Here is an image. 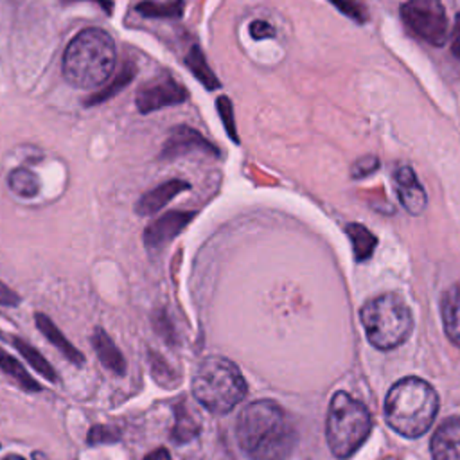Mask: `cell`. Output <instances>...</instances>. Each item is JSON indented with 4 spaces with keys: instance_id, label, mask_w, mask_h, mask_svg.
<instances>
[{
    "instance_id": "484cf974",
    "label": "cell",
    "mask_w": 460,
    "mask_h": 460,
    "mask_svg": "<svg viewBox=\"0 0 460 460\" xmlns=\"http://www.w3.org/2000/svg\"><path fill=\"white\" fill-rule=\"evenodd\" d=\"M216 110H217V115L223 122V128L226 131V135L230 137L232 142H239V137H237V129H235V122H234V108H232V101L226 97V95H219L216 99Z\"/></svg>"
},
{
    "instance_id": "4316f807",
    "label": "cell",
    "mask_w": 460,
    "mask_h": 460,
    "mask_svg": "<svg viewBox=\"0 0 460 460\" xmlns=\"http://www.w3.org/2000/svg\"><path fill=\"white\" fill-rule=\"evenodd\" d=\"M331 4H334V7L338 11H341L345 16L352 18L358 23H365L368 18V13L365 9V5L358 0H329Z\"/></svg>"
},
{
    "instance_id": "d590c367",
    "label": "cell",
    "mask_w": 460,
    "mask_h": 460,
    "mask_svg": "<svg viewBox=\"0 0 460 460\" xmlns=\"http://www.w3.org/2000/svg\"><path fill=\"white\" fill-rule=\"evenodd\" d=\"M2 460H25V458L20 456V455H7V456L2 458Z\"/></svg>"
},
{
    "instance_id": "e575fe53",
    "label": "cell",
    "mask_w": 460,
    "mask_h": 460,
    "mask_svg": "<svg viewBox=\"0 0 460 460\" xmlns=\"http://www.w3.org/2000/svg\"><path fill=\"white\" fill-rule=\"evenodd\" d=\"M32 460H49V458H47L43 453H40V451H34V453H32Z\"/></svg>"
},
{
    "instance_id": "d4e9b609",
    "label": "cell",
    "mask_w": 460,
    "mask_h": 460,
    "mask_svg": "<svg viewBox=\"0 0 460 460\" xmlns=\"http://www.w3.org/2000/svg\"><path fill=\"white\" fill-rule=\"evenodd\" d=\"M149 367H151V372H153L156 383H160L162 386L171 388V386L178 385V381H180L178 374L158 354H155V352L149 354Z\"/></svg>"
},
{
    "instance_id": "7a4b0ae2",
    "label": "cell",
    "mask_w": 460,
    "mask_h": 460,
    "mask_svg": "<svg viewBox=\"0 0 460 460\" xmlns=\"http://www.w3.org/2000/svg\"><path fill=\"white\" fill-rule=\"evenodd\" d=\"M117 47L110 32L86 27L77 32L63 54V77L81 90L102 86L113 74Z\"/></svg>"
},
{
    "instance_id": "83f0119b",
    "label": "cell",
    "mask_w": 460,
    "mask_h": 460,
    "mask_svg": "<svg viewBox=\"0 0 460 460\" xmlns=\"http://www.w3.org/2000/svg\"><path fill=\"white\" fill-rule=\"evenodd\" d=\"M86 440H88V444H90V446L106 444V442H115V440H119V431H117L115 428H110V426L99 424V426L90 428Z\"/></svg>"
},
{
    "instance_id": "ac0fdd59",
    "label": "cell",
    "mask_w": 460,
    "mask_h": 460,
    "mask_svg": "<svg viewBox=\"0 0 460 460\" xmlns=\"http://www.w3.org/2000/svg\"><path fill=\"white\" fill-rule=\"evenodd\" d=\"M345 234L350 239L352 250H354V257L358 262H363L367 259H370V255L374 253V248L377 244L376 235L363 225L359 223H349L345 226Z\"/></svg>"
},
{
    "instance_id": "277c9868",
    "label": "cell",
    "mask_w": 460,
    "mask_h": 460,
    "mask_svg": "<svg viewBox=\"0 0 460 460\" xmlns=\"http://www.w3.org/2000/svg\"><path fill=\"white\" fill-rule=\"evenodd\" d=\"M246 392L248 386L237 365L221 356L205 358L192 377L196 401L217 415L232 411L246 397Z\"/></svg>"
},
{
    "instance_id": "7402d4cb",
    "label": "cell",
    "mask_w": 460,
    "mask_h": 460,
    "mask_svg": "<svg viewBox=\"0 0 460 460\" xmlns=\"http://www.w3.org/2000/svg\"><path fill=\"white\" fill-rule=\"evenodd\" d=\"M11 341L13 345L16 347V350L27 359V363L38 372L41 374L45 379L49 381H58V376H56V370L52 368V365L43 358V354L40 350H36L31 343H27L25 340L22 338H16V336H11Z\"/></svg>"
},
{
    "instance_id": "603a6c76",
    "label": "cell",
    "mask_w": 460,
    "mask_h": 460,
    "mask_svg": "<svg viewBox=\"0 0 460 460\" xmlns=\"http://www.w3.org/2000/svg\"><path fill=\"white\" fill-rule=\"evenodd\" d=\"M0 368L22 388L27 392H40L41 386L36 383V379H32L27 370L22 367V363L18 359H14L11 354H7L5 350H0Z\"/></svg>"
},
{
    "instance_id": "836d02e7",
    "label": "cell",
    "mask_w": 460,
    "mask_h": 460,
    "mask_svg": "<svg viewBox=\"0 0 460 460\" xmlns=\"http://www.w3.org/2000/svg\"><path fill=\"white\" fill-rule=\"evenodd\" d=\"M59 2L66 5V4H74V2H83V0H59ZM90 2H95V4H99V5H101V7L104 9V11H106V13H111V5H113V4H111V0H90Z\"/></svg>"
},
{
    "instance_id": "d6986e66",
    "label": "cell",
    "mask_w": 460,
    "mask_h": 460,
    "mask_svg": "<svg viewBox=\"0 0 460 460\" xmlns=\"http://www.w3.org/2000/svg\"><path fill=\"white\" fill-rule=\"evenodd\" d=\"M133 77H135V66H133L131 63L122 65V68L119 70V74H117L113 79H110V83L104 84L101 90H97L95 93H92V95L84 101V104H86V106H95V104H101V102L111 99V97L117 95L122 88H126V86L133 81Z\"/></svg>"
},
{
    "instance_id": "6da1fadb",
    "label": "cell",
    "mask_w": 460,
    "mask_h": 460,
    "mask_svg": "<svg viewBox=\"0 0 460 460\" xmlns=\"http://www.w3.org/2000/svg\"><path fill=\"white\" fill-rule=\"evenodd\" d=\"M235 438L250 460H288L296 447L298 431L279 402L259 399L241 410Z\"/></svg>"
},
{
    "instance_id": "44dd1931",
    "label": "cell",
    "mask_w": 460,
    "mask_h": 460,
    "mask_svg": "<svg viewBox=\"0 0 460 460\" xmlns=\"http://www.w3.org/2000/svg\"><path fill=\"white\" fill-rule=\"evenodd\" d=\"M7 187L13 194L29 199L40 192V180L32 171L25 167H14L7 176Z\"/></svg>"
},
{
    "instance_id": "7c38bea8",
    "label": "cell",
    "mask_w": 460,
    "mask_h": 460,
    "mask_svg": "<svg viewBox=\"0 0 460 460\" xmlns=\"http://www.w3.org/2000/svg\"><path fill=\"white\" fill-rule=\"evenodd\" d=\"M429 451L433 460H460V417H449L435 429Z\"/></svg>"
},
{
    "instance_id": "1f68e13d",
    "label": "cell",
    "mask_w": 460,
    "mask_h": 460,
    "mask_svg": "<svg viewBox=\"0 0 460 460\" xmlns=\"http://www.w3.org/2000/svg\"><path fill=\"white\" fill-rule=\"evenodd\" d=\"M451 50L460 59V14H456V20H455L453 36H451Z\"/></svg>"
},
{
    "instance_id": "30bf717a",
    "label": "cell",
    "mask_w": 460,
    "mask_h": 460,
    "mask_svg": "<svg viewBox=\"0 0 460 460\" xmlns=\"http://www.w3.org/2000/svg\"><path fill=\"white\" fill-rule=\"evenodd\" d=\"M192 151H201L207 155L219 156V149L208 142L199 131L190 126H176L171 129L169 138L162 147V158H176Z\"/></svg>"
},
{
    "instance_id": "9c48e42d",
    "label": "cell",
    "mask_w": 460,
    "mask_h": 460,
    "mask_svg": "<svg viewBox=\"0 0 460 460\" xmlns=\"http://www.w3.org/2000/svg\"><path fill=\"white\" fill-rule=\"evenodd\" d=\"M194 217L190 210H169L144 230V244L147 250H158L172 241Z\"/></svg>"
},
{
    "instance_id": "52a82bcc",
    "label": "cell",
    "mask_w": 460,
    "mask_h": 460,
    "mask_svg": "<svg viewBox=\"0 0 460 460\" xmlns=\"http://www.w3.org/2000/svg\"><path fill=\"white\" fill-rule=\"evenodd\" d=\"M404 23L424 41L442 47L447 40V16L440 0H408L401 7Z\"/></svg>"
},
{
    "instance_id": "e0dca14e",
    "label": "cell",
    "mask_w": 460,
    "mask_h": 460,
    "mask_svg": "<svg viewBox=\"0 0 460 460\" xmlns=\"http://www.w3.org/2000/svg\"><path fill=\"white\" fill-rule=\"evenodd\" d=\"M199 428H201V422L198 415L185 404V401L178 402L174 406V426L171 431V438L176 444H185L194 437H198Z\"/></svg>"
},
{
    "instance_id": "5b68a950",
    "label": "cell",
    "mask_w": 460,
    "mask_h": 460,
    "mask_svg": "<svg viewBox=\"0 0 460 460\" xmlns=\"http://www.w3.org/2000/svg\"><path fill=\"white\" fill-rule=\"evenodd\" d=\"M372 417L368 408L345 390H338L327 408L325 438L336 458L352 456L368 438Z\"/></svg>"
},
{
    "instance_id": "4dcf8cb0",
    "label": "cell",
    "mask_w": 460,
    "mask_h": 460,
    "mask_svg": "<svg viewBox=\"0 0 460 460\" xmlns=\"http://www.w3.org/2000/svg\"><path fill=\"white\" fill-rule=\"evenodd\" d=\"M20 304V296L16 291H13L9 286H5L2 280H0V305H5V307H16Z\"/></svg>"
},
{
    "instance_id": "ba28073f",
    "label": "cell",
    "mask_w": 460,
    "mask_h": 460,
    "mask_svg": "<svg viewBox=\"0 0 460 460\" xmlns=\"http://www.w3.org/2000/svg\"><path fill=\"white\" fill-rule=\"evenodd\" d=\"M187 97H189L187 88L180 84L176 79H172L171 75H167L144 84L137 92L135 104L140 113H151L162 108L181 104L187 101Z\"/></svg>"
},
{
    "instance_id": "f546056e",
    "label": "cell",
    "mask_w": 460,
    "mask_h": 460,
    "mask_svg": "<svg viewBox=\"0 0 460 460\" xmlns=\"http://www.w3.org/2000/svg\"><path fill=\"white\" fill-rule=\"evenodd\" d=\"M377 165H379V160H377L376 156H363V158H359V160L354 164V167H352V176H354V178H363V176L374 172V171L377 169Z\"/></svg>"
},
{
    "instance_id": "4fadbf2b",
    "label": "cell",
    "mask_w": 460,
    "mask_h": 460,
    "mask_svg": "<svg viewBox=\"0 0 460 460\" xmlns=\"http://www.w3.org/2000/svg\"><path fill=\"white\" fill-rule=\"evenodd\" d=\"M190 185L183 180H169L164 181L160 185H156L155 189L147 190L138 203L135 205V212L140 216H151L155 212H158L160 208H164L165 205H169L180 192L187 190Z\"/></svg>"
},
{
    "instance_id": "9a60e30c",
    "label": "cell",
    "mask_w": 460,
    "mask_h": 460,
    "mask_svg": "<svg viewBox=\"0 0 460 460\" xmlns=\"http://www.w3.org/2000/svg\"><path fill=\"white\" fill-rule=\"evenodd\" d=\"M92 343H93L97 358H99V361L102 363L104 368L111 370L117 376H122L126 372V368H128L126 359H124L122 352L119 350V347L115 345V341L108 336V332L104 329L97 327L93 331Z\"/></svg>"
},
{
    "instance_id": "3957f363",
    "label": "cell",
    "mask_w": 460,
    "mask_h": 460,
    "mask_svg": "<svg viewBox=\"0 0 460 460\" xmlns=\"http://www.w3.org/2000/svg\"><path fill=\"white\" fill-rule=\"evenodd\" d=\"M437 413V390L417 376L395 381L385 397L386 424L406 438L422 437L431 428Z\"/></svg>"
},
{
    "instance_id": "8992f818",
    "label": "cell",
    "mask_w": 460,
    "mask_h": 460,
    "mask_svg": "<svg viewBox=\"0 0 460 460\" xmlns=\"http://www.w3.org/2000/svg\"><path fill=\"white\" fill-rule=\"evenodd\" d=\"M359 320L367 340L379 350L402 345L413 331L411 311L395 293H383L367 300L359 309Z\"/></svg>"
},
{
    "instance_id": "d6a6232c",
    "label": "cell",
    "mask_w": 460,
    "mask_h": 460,
    "mask_svg": "<svg viewBox=\"0 0 460 460\" xmlns=\"http://www.w3.org/2000/svg\"><path fill=\"white\" fill-rule=\"evenodd\" d=\"M144 460H172V458H171V453L165 447H156L149 455H146Z\"/></svg>"
},
{
    "instance_id": "f1b7e54d",
    "label": "cell",
    "mask_w": 460,
    "mask_h": 460,
    "mask_svg": "<svg viewBox=\"0 0 460 460\" xmlns=\"http://www.w3.org/2000/svg\"><path fill=\"white\" fill-rule=\"evenodd\" d=\"M250 36L257 41L259 40H270V38L275 36V29L266 20H253L250 23Z\"/></svg>"
},
{
    "instance_id": "ffe728a7",
    "label": "cell",
    "mask_w": 460,
    "mask_h": 460,
    "mask_svg": "<svg viewBox=\"0 0 460 460\" xmlns=\"http://www.w3.org/2000/svg\"><path fill=\"white\" fill-rule=\"evenodd\" d=\"M185 65L190 70V74L207 88V90H217L221 86L216 74L207 65V59L199 47H192L189 54L185 56Z\"/></svg>"
},
{
    "instance_id": "8fae6325",
    "label": "cell",
    "mask_w": 460,
    "mask_h": 460,
    "mask_svg": "<svg viewBox=\"0 0 460 460\" xmlns=\"http://www.w3.org/2000/svg\"><path fill=\"white\" fill-rule=\"evenodd\" d=\"M394 187H395L397 198H399L401 205L406 208V212H410L411 216H417L426 208V203H428L426 192H424L422 185L419 183L411 167L401 165L395 169Z\"/></svg>"
},
{
    "instance_id": "5bb4252c",
    "label": "cell",
    "mask_w": 460,
    "mask_h": 460,
    "mask_svg": "<svg viewBox=\"0 0 460 460\" xmlns=\"http://www.w3.org/2000/svg\"><path fill=\"white\" fill-rule=\"evenodd\" d=\"M34 322H36L40 332H41L70 363H74V365H77V367L84 365V356H83V352L77 350V349L63 336V332H61V331L58 329V325L50 320V316H47V314H43V313H36V314H34Z\"/></svg>"
},
{
    "instance_id": "2e32d148",
    "label": "cell",
    "mask_w": 460,
    "mask_h": 460,
    "mask_svg": "<svg viewBox=\"0 0 460 460\" xmlns=\"http://www.w3.org/2000/svg\"><path fill=\"white\" fill-rule=\"evenodd\" d=\"M444 332L455 345L460 347V286H451L440 300Z\"/></svg>"
},
{
    "instance_id": "cb8c5ba5",
    "label": "cell",
    "mask_w": 460,
    "mask_h": 460,
    "mask_svg": "<svg viewBox=\"0 0 460 460\" xmlns=\"http://www.w3.org/2000/svg\"><path fill=\"white\" fill-rule=\"evenodd\" d=\"M183 0H167V2H153L146 0L137 4V13L146 18H180L183 14Z\"/></svg>"
}]
</instances>
